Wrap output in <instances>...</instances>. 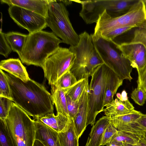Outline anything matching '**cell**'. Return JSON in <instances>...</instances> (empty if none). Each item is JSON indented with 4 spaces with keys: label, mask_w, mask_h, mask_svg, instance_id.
Returning a JSON list of instances; mask_svg holds the SVG:
<instances>
[{
    "label": "cell",
    "mask_w": 146,
    "mask_h": 146,
    "mask_svg": "<svg viewBox=\"0 0 146 146\" xmlns=\"http://www.w3.org/2000/svg\"><path fill=\"white\" fill-rule=\"evenodd\" d=\"M5 73L13 101L32 116L33 120L53 113L51 94L43 85L31 79L24 82L10 74Z\"/></svg>",
    "instance_id": "cell-1"
},
{
    "label": "cell",
    "mask_w": 146,
    "mask_h": 146,
    "mask_svg": "<svg viewBox=\"0 0 146 146\" xmlns=\"http://www.w3.org/2000/svg\"><path fill=\"white\" fill-rule=\"evenodd\" d=\"M62 41L52 32L42 30L29 33L19 57L22 63L42 67L47 58L59 47Z\"/></svg>",
    "instance_id": "cell-2"
},
{
    "label": "cell",
    "mask_w": 146,
    "mask_h": 146,
    "mask_svg": "<svg viewBox=\"0 0 146 146\" xmlns=\"http://www.w3.org/2000/svg\"><path fill=\"white\" fill-rule=\"evenodd\" d=\"M79 36L78 45L69 48L76 57L70 71L78 81L91 76L97 67L104 64L95 49L91 35L85 31Z\"/></svg>",
    "instance_id": "cell-3"
},
{
    "label": "cell",
    "mask_w": 146,
    "mask_h": 146,
    "mask_svg": "<svg viewBox=\"0 0 146 146\" xmlns=\"http://www.w3.org/2000/svg\"><path fill=\"white\" fill-rule=\"evenodd\" d=\"M93 34L100 36L116 29L133 26L146 28V11L143 0L139 1L126 14L112 17L106 10L99 16Z\"/></svg>",
    "instance_id": "cell-4"
},
{
    "label": "cell",
    "mask_w": 146,
    "mask_h": 146,
    "mask_svg": "<svg viewBox=\"0 0 146 146\" xmlns=\"http://www.w3.org/2000/svg\"><path fill=\"white\" fill-rule=\"evenodd\" d=\"M139 0L74 1L81 4L80 16L87 24L96 23L105 10L110 17H116L127 13Z\"/></svg>",
    "instance_id": "cell-5"
},
{
    "label": "cell",
    "mask_w": 146,
    "mask_h": 146,
    "mask_svg": "<svg viewBox=\"0 0 146 146\" xmlns=\"http://www.w3.org/2000/svg\"><path fill=\"white\" fill-rule=\"evenodd\" d=\"M95 49L104 64L123 80L131 81L133 67L111 41L101 37L91 35Z\"/></svg>",
    "instance_id": "cell-6"
},
{
    "label": "cell",
    "mask_w": 146,
    "mask_h": 146,
    "mask_svg": "<svg viewBox=\"0 0 146 146\" xmlns=\"http://www.w3.org/2000/svg\"><path fill=\"white\" fill-rule=\"evenodd\" d=\"M48 27L62 42L74 46L78 44L80 37L75 31L69 17V13L62 2L53 0L49 6L46 18Z\"/></svg>",
    "instance_id": "cell-7"
},
{
    "label": "cell",
    "mask_w": 146,
    "mask_h": 146,
    "mask_svg": "<svg viewBox=\"0 0 146 146\" xmlns=\"http://www.w3.org/2000/svg\"><path fill=\"white\" fill-rule=\"evenodd\" d=\"M17 146H33L36 134L35 120L13 102L5 119Z\"/></svg>",
    "instance_id": "cell-8"
},
{
    "label": "cell",
    "mask_w": 146,
    "mask_h": 146,
    "mask_svg": "<svg viewBox=\"0 0 146 146\" xmlns=\"http://www.w3.org/2000/svg\"><path fill=\"white\" fill-rule=\"evenodd\" d=\"M111 69L104 63L95 69L89 86L86 125H93L98 113L103 111L106 85Z\"/></svg>",
    "instance_id": "cell-9"
},
{
    "label": "cell",
    "mask_w": 146,
    "mask_h": 146,
    "mask_svg": "<svg viewBox=\"0 0 146 146\" xmlns=\"http://www.w3.org/2000/svg\"><path fill=\"white\" fill-rule=\"evenodd\" d=\"M114 43L123 56L129 61L133 68L138 71L145 66L146 64V28H137L130 41Z\"/></svg>",
    "instance_id": "cell-10"
},
{
    "label": "cell",
    "mask_w": 146,
    "mask_h": 146,
    "mask_svg": "<svg viewBox=\"0 0 146 146\" xmlns=\"http://www.w3.org/2000/svg\"><path fill=\"white\" fill-rule=\"evenodd\" d=\"M75 58L69 48L60 46L50 55L42 68L48 84H54L63 74L70 71Z\"/></svg>",
    "instance_id": "cell-11"
},
{
    "label": "cell",
    "mask_w": 146,
    "mask_h": 146,
    "mask_svg": "<svg viewBox=\"0 0 146 146\" xmlns=\"http://www.w3.org/2000/svg\"><path fill=\"white\" fill-rule=\"evenodd\" d=\"M10 17L21 28L27 30L29 33L42 31L48 27L46 18L33 11L15 5H9Z\"/></svg>",
    "instance_id": "cell-12"
},
{
    "label": "cell",
    "mask_w": 146,
    "mask_h": 146,
    "mask_svg": "<svg viewBox=\"0 0 146 146\" xmlns=\"http://www.w3.org/2000/svg\"><path fill=\"white\" fill-rule=\"evenodd\" d=\"M88 82L79 99V105L78 112L73 118L76 135L79 139L86 127L87 115L89 98Z\"/></svg>",
    "instance_id": "cell-13"
},
{
    "label": "cell",
    "mask_w": 146,
    "mask_h": 146,
    "mask_svg": "<svg viewBox=\"0 0 146 146\" xmlns=\"http://www.w3.org/2000/svg\"><path fill=\"white\" fill-rule=\"evenodd\" d=\"M52 0H0L1 4L15 5L28 10L46 18Z\"/></svg>",
    "instance_id": "cell-14"
},
{
    "label": "cell",
    "mask_w": 146,
    "mask_h": 146,
    "mask_svg": "<svg viewBox=\"0 0 146 146\" xmlns=\"http://www.w3.org/2000/svg\"><path fill=\"white\" fill-rule=\"evenodd\" d=\"M36 128L35 139L41 142L45 146H61L58 133L39 119L35 121Z\"/></svg>",
    "instance_id": "cell-15"
},
{
    "label": "cell",
    "mask_w": 146,
    "mask_h": 146,
    "mask_svg": "<svg viewBox=\"0 0 146 146\" xmlns=\"http://www.w3.org/2000/svg\"><path fill=\"white\" fill-rule=\"evenodd\" d=\"M19 58H10L2 60L0 69L4 70L24 82L30 79L26 68Z\"/></svg>",
    "instance_id": "cell-16"
},
{
    "label": "cell",
    "mask_w": 146,
    "mask_h": 146,
    "mask_svg": "<svg viewBox=\"0 0 146 146\" xmlns=\"http://www.w3.org/2000/svg\"><path fill=\"white\" fill-rule=\"evenodd\" d=\"M103 111L105 116L110 118L127 114L135 110L128 99L121 101L117 98L106 105Z\"/></svg>",
    "instance_id": "cell-17"
},
{
    "label": "cell",
    "mask_w": 146,
    "mask_h": 146,
    "mask_svg": "<svg viewBox=\"0 0 146 146\" xmlns=\"http://www.w3.org/2000/svg\"><path fill=\"white\" fill-rule=\"evenodd\" d=\"M110 117L100 118L92 127L85 146H100L104 131L110 122Z\"/></svg>",
    "instance_id": "cell-18"
},
{
    "label": "cell",
    "mask_w": 146,
    "mask_h": 146,
    "mask_svg": "<svg viewBox=\"0 0 146 146\" xmlns=\"http://www.w3.org/2000/svg\"><path fill=\"white\" fill-rule=\"evenodd\" d=\"M74 85L65 89L57 88L54 85H51L52 100L55 104L57 113H60L67 117L68 116L66 95L68 91Z\"/></svg>",
    "instance_id": "cell-19"
},
{
    "label": "cell",
    "mask_w": 146,
    "mask_h": 146,
    "mask_svg": "<svg viewBox=\"0 0 146 146\" xmlns=\"http://www.w3.org/2000/svg\"><path fill=\"white\" fill-rule=\"evenodd\" d=\"M56 115L54 113H49L39 118L45 125L58 133L62 131L67 125L69 119L60 113H57Z\"/></svg>",
    "instance_id": "cell-20"
},
{
    "label": "cell",
    "mask_w": 146,
    "mask_h": 146,
    "mask_svg": "<svg viewBox=\"0 0 146 146\" xmlns=\"http://www.w3.org/2000/svg\"><path fill=\"white\" fill-rule=\"evenodd\" d=\"M69 117L66 127L62 131L58 133L60 143L61 146H79V138L75 132L73 119Z\"/></svg>",
    "instance_id": "cell-21"
},
{
    "label": "cell",
    "mask_w": 146,
    "mask_h": 146,
    "mask_svg": "<svg viewBox=\"0 0 146 146\" xmlns=\"http://www.w3.org/2000/svg\"><path fill=\"white\" fill-rule=\"evenodd\" d=\"M123 80L111 69L107 82L104 106L111 102L119 88L122 85Z\"/></svg>",
    "instance_id": "cell-22"
},
{
    "label": "cell",
    "mask_w": 146,
    "mask_h": 146,
    "mask_svg": "<svg viewBox=\"0 0 146 146\" xmlns=\"http://www.w3.org/2000/svg\"><path fill=\"white\" fill-rule=\"evenodd\" d=\"M5 36L12 51L16 52L19 56L25 44L28 35L11 31L5 33Z\"/></svg>",
    "instance_id": "cell-23"
},
{
    "label": "cell",
    "mask_w": 146,
    "mask_h": 146,
    "mask_svg": "<svg viewBox=\"0 0 146 146\" xmlns=\"http://www.w3.org/2000/svg\"><path fill=\"white\" fill-rule=\"evenodd\" d=\"M0 146H17L5 119L0 118Z\"/></svg>",
    "instance_id": "cell-24"
},
{
    "label": "cell",
    "mask_w": 146,
    "mask_h": 146,
    "mask_svg": "<svg viewBox=\"0 0 146 146\" xmlns=\"http://www.w3.org/2000/svg\"><path fill=\"white\" fill-rule=\"evenodd\" d=\"M141 136L123 131H118L111 141H115L123 143L135 145L139 143Z\"/></svg>",
    "instance_id": "cell-25"
},
{
    "label": "cell",
    "mask_w": 146,
    "mask_h": 146,
    "mask_svg": "<svg viewBox=\"0 0 146 146\" xmlns=\"http://www.w3.org/2000/svg\"><path fill=\"white\" fill-rule=\"evenodd\" d=\"M142 114L140 111L135 110L127 114L110 118V122L114 125L135 122L140 117Z\"/></svg>",
    "instance_id": "cell-26"
},
{
    "label": "cell",
    "mask_w": 146,
    "mask_h": 146,
    "mask_svg": "<svg viewBox=\"0 0 146 146\" xmlns=\"http://www.w3.org/2000/svg\"><path fill=\"white\" fill-rule=\"evenodd\" d=\"M118 131H123L140 136H144L146 129L137 122L113 125Z\"/></svg>",
    "instance_id": "cell-27"
},
{
    "label": "cell",
    "mask_w": 146,
    "mask_h": 146,
    "mask_svg": "<svg viewBox=\"0 0 146 146\" xmlns=\"http://www.w3.org/2000/svg\"><path fill=\"white\" fill-rule=\"evenodd\" d=\"M77 82L74 75L69 71L63 74L53 85L57 88L65 89L74 86Z\"/></svg>",
    "instance_id": "cell-28"
},
{
    "label": "cell",
    "mask_w": 146,
    "mask_h": 146,
    "mask_svg": "<svg viewBox=\"0 0 146 146\" xmlns=\"http://www.w3.org/2000/svg\"><path fill=\"white\" fill-rule=\"evenodd\" d=\"M88 81V77L78 81L77 83L68 91L66 95L74 101L78 100Z\"/></svg>",
    "instance_id": "cell-29"
},
{
    "label": "cell",
    "mask_w": 146,
    "mask_h": 146,
    "mask_svg": "<svg viewBox=\"0 0 146 146\" xmlns=\"http://www.w3.org/2000/svg\"><path fill=\"white\" fill-rule=\"evenodd\" d=\"M0 97L6 98L12 101L11 90L7 77L5 72L1 69H0Z\"/></svg>",
    "instance_id": "cell-30"
},
{
    "label": "cell",
    "mask_w": 146,
    "mask_h": 146,
    "mask_svg": "<svg viewBox=\"0 0 146 146\" xmlns=\"http://www.w3.org/2000/svg\"><path fill=\"white\" fill-rule=\"evenodd\" d=\"M13 101L7 98L0 97V118L5 119L8 116Z\"/></svg>",
    "instance_id": "cell-31"
},
{
    "label": "cell",
    "mask_w": 146,
    "mask_h": 146,
    "mask_svg": "<svg viewBox=\"0 0 146 146\" xmlns=\"http://www.w3.org/2000/svg\"><path fill=\"white\" fill-rule=\"evenodd\" d=\"M131 97L135 103L140 106H143L146 100V91L137 86L132 91Z\"/></svg>",
    "instance_id": "cell-32"
},
{
    "label": "cell",
    "mask_w": 146,
    "mask_h": 146,
    "mask_svg": "<svg viewBox=\"0 0 146 146\" xmlns=\"http://www.w3.org/2000/svg\"><path fill=\"white\" fill-rule=\"evenodd\" d=\"M134 28L135 27L133 26H129L119 28L98 36L101 37L107 40H111L116 37L123 34Z\"/></svg>",
    "instance_id": "cell-33"
},
{
    "label": "cell",
    "mask_w": 146,
    "mask_h": 146,
    "mask_svg": "<svg viewBox=\"0 0 146 146\" xmlns=\"http://www.w3.org/2000/svg\"><path fill=\"white\" fill-rule=\"evenodd\" d=\"M1 30L0 31V54L6 58L12 51L6 39L5 33Z\"/></svg>",
    "instance_id": "cell-34"
},
{
    "label": "cell",
    "mask_w": 146,
    "mask_h": 146,
    "mask_svg": "<svg viewBox=\"0 0 146 146\" xmlns=\"http://www.w3.org/2000/svg\"><path fill=\"white\" fill-rule=\"evenodd\" d=\"M117 131L115 127L110 122L104 131L101 145H106L109 143Z\"/></svg>",
    "instance_id": "cell-35"
},
{
    "label": "cell",
    "mask_w": 146,
    "mask_h": 146,
    "mask_svg": "<svg viewBox=\"0 0 146 146\" xmlns=\"http://www.w3.org/2000/svg\"><path fill=\"white\" fill-rule=\"evenodd\" d=\"M68 116L73 119L77 114L79 105V99L76 101L73 100L70 97L66 95Z\"/></svg>",
    "instance_id": "cell-36"
},
{
    "label": "cell",
    "mask_w": 146,
    "mask_h": 146,
    "mask_svg": "<svg viewBox=\"0 0 146 146\" xmlns=\"http://www.w3.org/2000/svg\"><path fill=\"white\" fill-rule=\"evenodd\" d=\"M137 71V86L142 88L146 91V64L142 69Z\"/></svg>",
    "instance_id": "cell-37"
},
{
    "label": "cell",
    "mask_w": 146,
    "mask_h": 146,
    "mask_svg": "<svg viewBox=\"0 0 146 146\" xmlns=\"http://www.w3.org/2000/svg\"><path fill=\"white\" fill-rule=\"evenodd\" d=\"M136 122L146 129V114H142Z\"/></svg>",
    "instance_id": "cell-38"
},
{
    "label": "cell",
    "mask_w": 146,
    "mask_h": 146,
    "mask_svg": "<svg viewBox=\"0 0 146 146\" xmlns=\"http://www.w3.org/2000/svg\"><path fill=\"white\" fill-rule=\"evenodd\" d=\"M106 146H123V143L115 141H111L107 144Z\"/></svg>",
    "instance_id": "cell-39"
},
{
    "label": "cell",
    "mask_w": 146,
    "mask_h": 146,
    "mask_svg": "<svg viewBox=\"0 0 146 146\" xmlns=\"http://www.w3.org/2000/svg\"><path fill=\"white\" fill-rule=\"evenodd\" d=\"M139 143L141 146H146V138L144 135L140 137Z\"/></svg>",
    "instance_id": "cell-40"
},
{
    "label": "cell",
    "mask_w": 146,
    "mask_h": 146,
    "mask_svg": "<svg viewBox=\"0 0 146 146\" xmlns=\"http://www.w3.org/2000/svg\"><path fill=\"white\" fill-rule=\"evenodd\" d=\"M121 101L125 100L128 99L127 96V93L125 90L123 91L121 94Z\"/></svg>",
    "instance_id": "cell-41"
},
{
    "label": "cell",
    "mask_w": 146,
    "mask_h": 146,
    "mask_svg": "<svg viewBox=\"0 0 146 146\" xmlns=\"http://www.w3.org/2000/svg\"><path fill=\"white\" fill-rule=\"evenodd\" d=\"M33 146H45L39 140L35 139Z\"/></svg>",
    "instance_id": "cell-42"
},
{
    "label": "cell",
    "mask_w": 146,
    "mask_h": 146,
    "mask_svg": "<svg viewBox=\"0 0 146 146\" xmlns=\"http://www.w3.org/2000/svg\"><path fill=\"white\" fill-rule=\"evenodd\" d=\"M116 95L117 98L119 100H121V94L120 93H117L116 94Z\"/></svg>",
    "instance_id": "cell-43"
},
{
    "label": "cell",
    "mask_w": 146,
    "mask_h": 146,
    "mask_svg": "<svg viewBox=\"0 0 146 146\" xmlns=\"http://www.w3.org/2000/svg\"><path fill=\"white\" fill-rule=\"evenodd\" d=\"M123 146H134V145L129 144L123 143Z\"/></svg>",
    "instance_id": "cell-44"
},
{
    "label": "cell",
    "mask_w": 146,
    "mask_h": 146,
    "mask_svg": "<svg viewBox=\"0 0 146 146\" xmlns=\"http://www.w3.org/2000/svg\"><path fill=\"white\" fill-rule=\"evenodd\" d=\"M143 2L144 3L145 7V10L146 11V0H143Z\"/></svg>",
    "instance_id": "cell-45"
},
{
    "label": "cell",
    "mask_w": 146,
    "mask_h": 146,
    "mask_svg": "<svg viewBox=\"0 0 146 146\" xmlns=\"http://www.w3.org/2000/svg\"><path fill=\"white\" fill-rule=\"evenodd\" d=\"M134 146H141L139 143L137 144L134 145Z\"/></svg>",
    "instance_id": "cell-46"
},
{
    "label": "cell",
    "mask_w": 146,
    "mask_h": 146,
    "mask_svg": "<svg viewBox=\"0 0 146 146\" xmlns=\"http://www.w3.org/2000/svg\"><path fill=\"white\" fill-rule=\"evenodd\" d=\"M144 136H145V137L146 138V131H145V133Z\"/></svg>",
    "instance_id": "cell-47"
}]
</instances>
